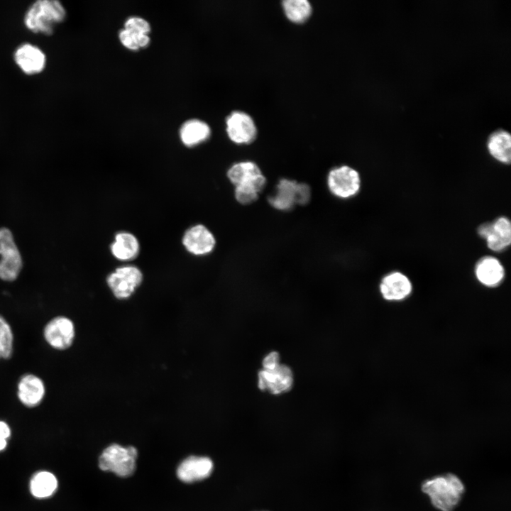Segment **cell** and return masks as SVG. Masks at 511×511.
I'll return each mask as SVG.
<instances>
[{
  "label": "cell",
  "instance_id": "cell-1",
  "mask_svg": "<svg viewBox=\"0 0 511 511\" xmlns=\"http://www.w3.org/2000/svg\"><path fill=\"white\" fill-rule=\"evenodd\" d=\"M421 490L436 509L453 511L464 494L465 486L456 475L446 473L426 479L421 485Z\"/></svg>",
  "mask_w": 511,
  "mask_h": 511
},
{
  "label": "cell",
  "instance_id": "cell-2",
  "mask_svg": "<svg viewBox=\"0 0 511 511\" xmlns=\"http://www.w3.org/2000/svg\"><path fill=\"white\" fill-rule=\"evenodd\" d=\"M66 18L62 4L56 0H39L26 11L23 22L26 27L35 33L50 35L57 24Z\"/></svg>",
  "mask_w": 511,
  "mask_h": 511
},
{
  "label": "cell",
  "instance_id": "cell-3",
  "mask_svg": "<svg viewBox=\"0 0 511 511\" xmlns=\"http://www.w3.org/2000/svg\"><path fill=\"white\" fill-rule=\"evenodd\" d=\"M137 450L129 446H122L113 444L107 446L99 458V467L120 477L131 476L136 466Z\"/></svg>",
  "mask_w": 511,
  "mask_h": 511
},
{
  "label": "cell",
  "instance_id": "cell-4",
  "mask_svg": "<svg viewBox=\"0 0 511 511\" xmlns=\"http://www.w3.org/2000/svg\"><path fill=\"white\" fill-rule=\"evenodd\" d=\"M22 267L21 255L11 231L6 227L0 228V279L8 282L15 280Z\"/></svg>",
  "mask_w": 511,
  "mask_h": 511
},
{
  "label": "cell",
  "instance_id": "cell-5",
  "mask_svg": "<svg viewBox=\"0 0 511 511\" xmlns=\"http://www.w3.org/2000/svg\"><path fill=\"white\" fill-rule=\"evenodd\" d=\"M143 280V273L137 266L127 265L111 272L106 278V284L116 299L126 300L133 295Z\"/></svg>",
  "mask_w": 511,
  "mask_h": 511
},
{
  "label": "cell",
  "instance_id": "cell-6",
  "mask_svg": "<svg viewBox=\"0 0 511 511\" xmlns=\"http://www.w3.org/2000/svg\"><path fill=\"white\" fill-rule=\"evenodd\" d=\"M327 186L331 193L336 197L351 198L360 190V175L357 170L348 165L336 167L328 174Z\"/></svg>",
  "mask_w": 511,
  "mask_h": 511
},
{
  "label": "cell",
  "instance_id": "cell-7",
  "mask_svg": "<svg viewBox=\"0 0 511 511\" xmlns=\"http://www.w3.org/2000/svg\"><path fill=\"white\" fill-rule=\"evenodd\" d=\"M225 126L227 136L233 143L248 145L256 138V124L252 116L243 111H231L225 119Z\"/></svg>",
  "mask_w": 511,
  "mask_h": 511
},
{
  "label": "cell",
  "instance_id": "cell-8",
  "mask_svg": "<svg viewBox=\"0 0 511 511\" xmlns=\"http://www.w3.org/2000/svg\"><path fill=\"white\" fill-rule=\"evenodd\" d=\"M46 342L57 350H65L72 344L75 328L72 321L63 316L56 317L47 323L43 330Z\"/></svg>",
  "mask_w": 511,
  "mask_h": 511
},
{
  "label": "cell",
  "instance_id": "cell-9",
  "mask_svg": "<svg viewBox=\"0 0 511 511\" xmlns=\"http://www.w3.org/2000/svg\"><path fill=\"white\" fill-rule=\"evenodd\" d=\"M478 235L484 238L488 247L493 251L506 249L511 243V224L505 216L492 223H484L478 228Z\"/></svg>",
  "mask_w": 511,
  "mask_h": 511
},
{
  "label": "cell",
  "instance_id": "cell-10",
  "mask_svg": "<svg viewBox=\"0 0 511 511\" xmlns=\"http://www.w3.org/2000/svg\"><path fill=\"white\" fill-rule=\"evenodd\" d=\"M182 243L185 250L190 254L203 256L214 251L216 246V238L206 226L197 224L185 231L182 236Z\"/></svg>",
  "mask_w": 511,
  "mask_h": 511
},
{
  "label": "cell",
  "instance_id": "cell-11",
  "mask_svg": "<svg viewBox=\"0 0 511 511\" xmlns=\"http://www.w3.org/2000/svg\"><path fill=\"white\" fill-rule=\"evenodd\" d=\"M294 382L292 370L280 364L273 370H260L258 373V387L273 395H280L291 390Z\"/></svg>",
  "mask_w": 511,
  "mask_h": 511
},
{
  "label": "cell",
  "instance_id": "cell-12",
  "mask_svg": "<svg viewBox=\"0 0 511 511\" xmlns=\"http://www.w3.org/2000/svg\"><path fill=\"white\" fill-rule=\"evenodd\" d=\"M382 297L388 302H401L412 292V284L405 274L394 271L385 275L379 285Z\"/></svg>",
  "mask_w": 511,
  "mask_h": 511
},
{
  "label": "cell",
  "instance_id": "cell-13",
  "mask_svg": "<svg viewBox=\"0 0 511 511\" xmlns=\"http://www.w3.org/2000/svg\"><path fill=\"white\" fill-rule=\"evenodd\" d=\"M227 177L235 187L251 184L262 191L266 185V178L261 170L251 160L233 163L227 170Z\"/></svg>",
  "mask_w": 511,
  "mask_h": 511
},
{
  "label": "cell",
  "instance_id": "cell-14",
  "mask_svg": "<svg viewBox=\"0 0 511 511\" xmlns=\"http://www.w3.org/2000/svg\"><path fill=\"white\" fill-rule=\"evenodd\" d=\"M214 463L207 456H190L184 459L177 468V478L185 483H193L208 478Z\"/></svg>",
  "mask_w": 511,
  "mask_h": 511
},
{
  "label": "cell",
  "instance_id": "cell-15",
  "mask_svg": "<svg viewBox=\"0 0 511 511\" xmlns=\"http://www.w3.org/2000/svg\"><path fill=\"white\" fill-rule=\"evenodd\" d=\"M13 58L16 64L26 75L40 73L45 68L46 57L37 46L23 43L15 50Z\"/></svg>",
  "mask_w": 511,
  "mask_h": 511
},
{
  "label": "cell",
  "instance_id": "cell-16",
  "mask_svg": "<svg viewBox=\"0 0 511 511\" xmlns=\"http://www.w3.org/2000/svg\"><path fill=\"white\" fill-rule=\"evenodd\" d=\"M211 135L209 124L197 118L185 121L180 126L178 136L185 147L194 148L207 141Z\"/></svg>",
  "mask_w": 511,
  "mask_h": 511
},
{
  "label": "cell",
  "instance_id": "cell-17",
  "mask_svg": "<svg viewBox=\"0 0 511 511\" xmlns=\"http://www.w3.org/2000/svg\"><path fill=\"white\" fill-rule=\"evenodd\" d=\"M477 280L487 287H495L504 280L505 272L500 261L493 256H484L478 260L474 269Z\"/></svg>",
  "mask_w": 511,
  "mask_h": 511
},
{
  "label": "cell",
  "instance_id": "cell-18",
  "mask_svg": "<svg viewBox=\"0 0 511 511\" xmlns=\"http://www.w3.org/2000/svg\"><path fill=\"white\" fill-rule=\"evenodd\" d=\"M45 394V385L35 375L26 374L18 383V397L20 402L28 407L38 405L43 400Z\"/></svg>",
  "mask_w": 511,
  "mask_h": 511
},
{
  "label": "cell",
  "instance_id": "cell-19",
  "mask_svg": "<svg viewBox=\"0 0 511 511\" xmlns=\"http://www.w3.org/2000/svg\"><path fill=\"white\" fill-rule=\"evenodd\" d=\"M298 182L295 180L282 178L275 187L273 194L268 197L269 204L280 211H288L297 204Z\"/></svg>",
  "mask_w": 511,
  "mask_h": 511
},
{
  "label": "cell",
  "instance_id": "cell-20",
  "mask_svg": "<svg viewBox=\"0 0 511 511\" xmlns=\"http://www.w3.org/2000/svg\"><path fill=\"white\" fill-rule=\"evenodd\" d=\"M110 251L116 259L130 261L138 256L140 243L137 237L132 233L119 231L114 236V241L110 246Z\"/></svg>",
  "mask_w": 511,
  "mask_h": 511
},
{
  "label": "cell",
  "instance_id": "cell-21",
  "mask_svg": "<svg viewBox=\"0 0 511 511\" xmlns=\"http://www.w3.org/2000/svg\"><path fill=\"white\" fill-rule=\"evenodd\" d=\"M488 149L490 154L497 160L509 164L511 160V137L504 130L493 132L488 138Z\"/></svg>",
  "mask_w": 511,
  "mask_h": 511
},
{
  "label": "cell",
  "instance_id": "cell-22",
  "mask_svg": "<svg viewBox=\"0 0 511 511\" xmlns=\"http://www.w3.org/2000/svg\"><path fill=\"white\" fill-rule=\"evenodd\" d=\"M282 7L287 18L295 23H302L312 13V6L307 0H284Z\"/></svg>",
  "mask_w": 511,
  "mask_h": 511
},
{
  "label": "cell",
  "instance_id": "cell-23",
  "mask_svg": "<svg viewBox=\"0 0 511 511\" xmlns=\"http://www.w3.org/2000/svg\"><path fill=\"white\" fill-rule=\"evenodd\" d=\"M57 486L55 476L48 471L36 473L31 480V493L36 498H46L51 495Z\"/></svg>",
  "mask_w": 511,
  "mask_h": 511
},
{
  "label": "cell",
  "instance_id": "cell-24",
  "mask_svg": "<svg viewBox=\"0 0 511 511\" xmlns=\"http://www.w3.org/2000/svg\"><path fill=\"white\" fill-rule=\"evenodd\" d=\"M13 335L8 322L0 315V359L9 358L13 353Z\"/></svg>",
  "mask_w": 511,
  "mask_h": 511
},
{
  "label": "cell",
  "instance_id": "cell-25",
  "mask_svg": "<svg viewBox=\"0 0 511 511\" xmlns=\"http://www.w3.org/2000/svg\"><path fill=\"white\" fill-rule=\"evenodd\" d=\"M261 191L253 185H241L235 187L234 196L241 204H250L254 202Z\"/></svg>",
  "mask_w": 511,
  "mask_h": 511
},
{
  "label": "cell",
  "instance_id": "cell-26",
  "mask_svg": "<svg viewBox=\"0 0 511 511\" xmlns=\"http://www.w3.org/2000/svg\"><path fill=\"white\" fill-rule=\"evenodd\" d=\"M124 28L134 33H148L151 31L150 22L139 16H131L126 18L123 22Z\"/></svg>",
  "mask_w": 511,
  "mask_h": 511
},
{
  "label": "cell",
  "instance_id": "cell-27",
  "mask_svg": "<svg viewBox=\"0 0 511 511\" xmlns=\"http://www.w3.org/2000/svg\"><path fill=\"white\" fill-rule=\"evenodd\" d=\"M118 38L120 43L126 49L131 51H138V47L136 34L124 28L119 30L118 33Z\"/></svg>",
  "mask_w": 511,
  "mask_h": 511
},
{
  "label": "cell",
  "instance_id": "cell-28",
  "mask_svg": "<svg viewBox=\"0 0 511 511\" xmlns=\"http://www.w3.org/2000/svg\"><path fill=\"white\" fill-rule=\"evenodd\" d=\"M311 198V189L308 185L302 182L297 184V204L304 205Z\"/></svg>",
  "mask_w": 511,
  "mask_h": 511
},
{
  "label": "cell",
  "instance_id": "cell-29",
  "mask_svg": "<svg viewBox=\"0 0 511 511\" xmlns=\"http://www.w3.org/2000/svg\"><path fill=\"white\" fill-rule=\"evenodd\" d=\"M280 363L279 353L276 351H271L268 353L262 361V366L263 370H273L277 368Z\"/></svg>",
  "mask_w": 511,
  "mask_h": 511
},
{
  "label": "cell",
  "instance_id": "cell-30",
  "mask_svg": "<svg viewBox=\"0 0 511 511\" xmlns=\"http://www.w3.org/2000/svg\"><path fill=\"white\" fill-rule=\"evenodd\" d=\"M138 47L140 49L147 48L151 41L150 34L148 33H135Z\"/></svg>",
  "mask_w": 511,
  "mask_h": 511
},
{
  "label": "cell",
  "instance_id": "cell-31",
  "mask_svg": "<svg viewBox=\"0 0 511 511\" xmlns=\"http://www.w3.org/2000/svg\"><path fill=\"white\" fill-rule=\"evenodd\" d=\"M11 435V429L9 425L4 421L0 420V439H8Z\"/></svg>",
  "mask_w": 511,
  "mask_h": 511
}]
</instances>
